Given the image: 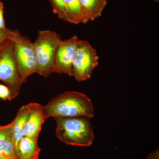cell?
<instances>
[{"label": "cell", "instance_id": "cell-11", "mask_svg": "<svg viewBox=\"0 0 159 159\" xmlns=\"http://www.w3.org/2000/svg\"><path fill=\"white\" fill-rule=\"evenodd\" d=\"M83 11L89 21H94L102 16L107 0H80Z\"/></svg>", "mask_w": 159, "mask_h": 159}, {"label": "cell", "instance_id": "cell-13", "mask_svg": "<svg viewBox=\"0 0 159 159\" xmlns=\"http://www.w3.org/2000/svg\"><path fill=\"white\" fill-rule=\"evenodd\" d=\"M0 159H18L12 135L0 144Z\"/></svg>", "mask_w": 159, "mask_h": 159}, {"label": "cell", "instance_id": "cell-10", "mask_svg": "<svg viewBox=\"0 0 159 159\" xmlns=\"http://www.w3.org/2000/svg\"><path fill=\"white\" fill-rule=\"evenodd\" d=\"M40 151L38 140L24 136L18 145L16 155L18 159H39Z\"/></svg>", "mask_w": 159, "mask_h": 159}, {"label": "cell", "instance_id": "cell-14", "mask_svg": "<svg viewBox=\"0 0 159 159\" xmlns=\"http://www.w3.org/2000/svg\"><path fill=\"white\" fill-rule=\"evenodd\" d=\"M54 13L60 19L69 22L68 13L65 0H49Z\"/></svg>", "mask_w": 159, "mask_h": 159}, {"label": "cell", "instance_id": "cell-16", "mask_svg": "<svg viewBox=\"0 0 159 159\" xmlns=\"http://www.w3.org/2000/svg\"><path fill=\"white\" fill-rule=\"evenodd\" d=\"M0 98L4 100L12 99L10 90L7 86L2 84H0Z\"/></svg>", "mask_w": 159, "mask_h": 159}, {"label": "cell", "instance_id": "cell-8", "mask_svg": "<svg viewBox=\"0 0 159 159\" xmlns=\"http://www.w3.org/2000/svg\"><path fill=\"white\" fill-rule=\"evenodd\" d=\"M30 109L24 129V136L38 140L42 126L46 119L43 106L37 103H30Z\"/></svg>", "mask_w": 159, "mask_h": 159}, {"label": "cell", "instance_id": "cell-12", "mask_svg": "<svg viewBox=\"0 0 159 159\" xmlns=\"http://www.w3.org/2000/svg\"><path fill=\"white\" fill-rule=\"evenodd\" d=\"M69 19V23L78 25L88 22L83 11L80 0H65Z\"/></svg>", "mask_w": 159, "mask_h": 159}, {"label": "cell", "instance_id": "cell-20", "mask_svg": "<svg viewBox=\"0 0 159 159\" xmlns=\"http://www.w3.org/2000/svg\"><path fill=\"white\" fill-rule=\"evenodd\" d=\"M3 126V125H0V129L2 128V127Z\"/></svg>", "mask_w": 159, "mask_h": 159}, {"label": "cell", "instance_id": "cell-9", "mask_svg": "<svg viewBox=\"0 0 159 159\" xmlns=\"http://www.w3.org/2000/svg\"><path fill=\"white\" fill-rule=\"evenodd\" d=\"M30 109L29 103L23 106L18 111L17 115L13 121L12 129V138L15 146L16 154L18 145L20 141L24 137V129Z\"/></svg>", "mask_w": 159, "mask_h": 159}, {"label": "cell", "instance_id": "cell-21", "mask_svg": "<svg viewBox=\"0 0 159 159\" xmlns=\"http://www.w3.org/2000/svg\"></svg>", "mask_w": 159, "mask_h": 159}, {"label": "cell", "instance_id": "cell-7", "mask_svg": "<svg viewBox=\"0 0 159 159\" xmlns=\"http://www.w3.org/2000/svg\"><path fill=\"white\" fill-rule=\"evenodd\" d=\"M77 35L62 40L56 52L53 73L73 76V61L79 41Z\"/></svg>", "mask_w": 159, "mask_h": 159}, {"label": "cell", "instance_id": "cell-18", "mask_svg": "<svg viewBox=\"0 0 159 159\" xmlns=\"http://www.w3.org/2000/svg\"><path fill=\"white\" fill-rule=\"evenodd\" d=\"M6 29V23L4 17V5L0 1V30Z\"/></svg>", "mask_w": 159, "mask_h": 159}, {"label": "cell", "instance_id": "cell-19", "mask_svg": "<svg viewBox=\"0 0 159 159\" xmlns=\"http://www.w3.org/2000/svg\"><path fill=\"white\" fill-rule=\"evenodd\" d=\"M154 1H155L156 2H159V0H154Z\"/></svg>", "mask_w": 159, "mask_h": 159}, {"label": "cell", "instance_id": "cell-1", "mask_svg": "<svg viewBox=\"0 0 159 159\" xmlns=\"http://www.w3.org/2000/svg\"><path fill=\"white\" fill-rule=\"evenodd\" d=\"M46 119L49 117L69 118L94 116L91 99L85 94L77 92H66L54 97L43 106Z\"/></svg>", "mask_w": 159, "mask_h": 159}, {"label": "cell", "instance_id": "cell-15", "mask_svg": "<svg viewBox=\"0 0 159 159\" xmlns=\"http://www.w3.org/2000/svg\"><path fill=\"white\" fill-rule=\"evenodd\" d=\"M13 124L14 121L13 120L11 123L7 125H3V127L0 129V144L12 135Z\"/></svg>", "mask_w": 159, "mask_h": 159}, {"label": "cell", "instance_id": "cell-4", "mask_svg": "<svg viewBox=\"0 0 159 159\" xmlns=\"http://www.w3.org/2000/svg\"><path fill=\"white\" fill-rule=\"evenodd\" d=\"M9 39L13 43L18 72L23 82H26L28 77L37 72V59L33 43L17 30H11Z\"/></svg>", "mask_w": 159, "mask_h": 159}, {"label": "cell", "instance_id": "cell-6", "mask_svg": "<svg viewBox=\"0 0 159 159\" xmlns=\"http://www.w3.org/2000/svg\"><path fill=\"white\" fill-rule=\"evenodd\" d=\"M97 51L88 41L79 40L73 63V76L78 82L90 79L99 65Z\"/></svg>", "mask_w": 159, "mask_h": 159}, {"label": "cell", "instance_id": "cell-5", "mask_svg": "<svg viewBox=\"0 0 159 159\" xmlns=\"http://www.w3.org/2000/svg\"><path fill=\"white\" fill-rule=\"evenodd\" d=\"M0 80L10 90L12 99L17 97L24 82L15 61L13 43L9 39L0 45Z\"/></svg>", "mask_w": 159, "mask_h": 159}, {"label": "cell", "instance_id": "cell-17", "mask_svg": "<svg viewBox=\"0 0 159 159\" xmlns=\"http://www.w3.org/2000/svg\"><path fill=\"white\" fill-rule=\"evenodd\" d=\"M11 30L8 28L4 30H0V45L9 39V34Z\"/></svg>", "mask_w": 159, "mask_h": 159}, {"label": "cell", "instance_id": "cell-2", "mask_svg": "<svg viewBox=\"0 0 159 159\" xmlns=\"http://www.w3.org/2000/svg\"><path fill=\"white\" fill-rule=\"evenodd\" d=\"M57 122L56 135L67 145L89 146L94 139L93 131L88 118L84 117L54 118Z\"/></svg>", "mask_w": 159, "mask_h": 159}, {"label": "cell", "instance_id": "cell-3", "mask_svg": "<svg viewBox=\"0 0 159 159\" xmlns=\"http://www.w3.org/2000/svg\"><path fill=\"white\" fill-rule=\"evenodd\" d=\"M61 36L55 31L40 30L33 43L37 59L36 73L44 77L53 73L56 52L61 42Z\"/></svg>", "mask_w": 159, "mask_h": 159}]
</instances>
